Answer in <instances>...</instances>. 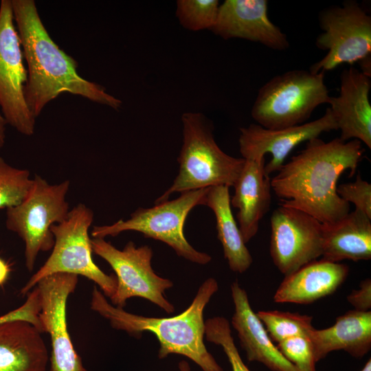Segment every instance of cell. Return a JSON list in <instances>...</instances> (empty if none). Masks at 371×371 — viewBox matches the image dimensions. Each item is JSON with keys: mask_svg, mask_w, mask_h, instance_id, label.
<instances>
[{"mask_svg": "<svg viewBox=\"0 0 371 371\" xmlns=\"http://www.w3.org/2000/svg\"><path fill=\"white\" fill-rule=\"evenodd\" d=\"M363 153L357 139H312L276 172L271 189L280 205L301 210L321 223L336 222L350 212V204L337 192V181L348 170L350 177L354 175Z\"/></svg>", "mask_w": 371, "mask_h": 371, "instance_id": "obj_1", "label": "cell"}, {"mask_svg": "<svg viewBox=\"0 0 371 371\" xmlns=\"http://www.w3.org/2000/svg\"><path fill=\"white\" fill-rule=\"evenodd\" d=\"M14 19L27 66L24 87L26 104L36 118L62 93H70L118 110L121 100L96 82L82 78L78 62L54 41L34 0H11Z\"/></svg>", "mask_w": 371, "mask_h": 371, "instance_id": "obj_2", "label": "cell"}, {"mask_svg": "<svg viewBox=\"0 0 371 371\" xmlns=\"http://www.w3.org/2000/svg\"><path fill=\"white\" fill-rule=\"evenodd\" d=\"M218 289L217 281L210 278L200 286L186 310L174 317L157 318L128 313L109 302L105 295L94 286L91 308L109 320L113 328L126 331L130 335L141 336L145 331L154 334L160 346L159 359L179 354L193 361L203 371H223L203 341V311Z\"/></svg>", "mask_w": 371, "mask_h": 371, "instance_id": "obj_3", "label": "cell"}, {"mask_svg": "<svg viewBox=\"0 0 371 371\" xmlns=\"http://www.w3.org/2000/svg\"><path fill=\"white\" fill-rule=\"evenodd\" d=\"M183 144L178 157L179 172L171 186L155 203L166 201L175 192L214 186L233 187L245 164L243 157L225 153L216 144L213 125L201 113L181 116Z\"/></svg>", "mask_w": 371, "mask_h": 371, "instance_id": "obj_4", "label": "cell"}, {"mask_svg": "<svg viewBox=\"0 0 371 371\" xmlns=\"http://www.w3.org/2000/svg\"><path fill=\"white\" fill-rule=\"evenodd\" d=\"M324 72L293 69L278 74L258 90L251 115L258 124L280 129L303 124L313 111L328 104Z\"/></svg>", "mask_w": 371, "mask_h": 371, "instance_id": "obj_5", "label": "cell"}, {"mask_svg": "<svg viewBox=\"0 0 371 371\" xmlns=\"http://www.w3.org/2000/svg\"><path fill=\"white\" fill-rule=\"evenodd\" d=\"M93 221V211L83 203L69 210L67 218L54 225L51 231L54 244L45 263L32 275L21 290L27 294L43 278L58 273L82 276L93 281L109 299L117 288L115 275H107L94 262L89 230Z\"/></svg>", "mask_w": 371, "mask_h": 371, "instance_id": "obj_6", "label": "cell"}, {"mask_svg": "<svg viewBox=\"0 0 371 371\" xmlns=\"http://www.w3.org/2000/svg\"><path fill=\"white\" fill-rule=\"evenodd\" d=\"M209 188L182 192L178 198L152 207H139L126 221L120 219L111 225L94 226L91 234L93 238H104L126 231L138 232L146 238L165 243L179 256L189 261L207 264L212 257L193 248L184 236L183 226L189 212L196 205H205Z\"/></svg>", "mask_w": 371, "mask_h": 371, "instance_id": "obj_7", "label": "cell"}, {"mask_svg": "<svg viewBox=\"0 0 371 371\" xmlns=\"http://www.w3.org/2000/svg\"><path fill=\"white\" fill-rule=\"evenodd\" d=\"M70 181L50 184L38 175L26 197L19 205L6 210L5 226L16 233L25 245V264L34 269L38 254L52 249L54 244L51 229L63 222L69 212L66 195Z\"/></svg>", "mask_w": 371, "mask_h": 371, "instance_id": "obj_8", "label": "cell"}, {"mask_svg": "<svg viewBox=\"0 0 371 371\" xmlns=\"http://www.w3.org/2000/svg\"><path fill=\"white\" fill-rule=\"evenodd\" d=\"M91 243L93 252L104 259L115 272L117 288L110 298L113 305L123 308L128 299L139 297L155 304L168 313L175 311L165 294L173 284L153 271V253L149 246L137 247L129 241L122 249H118L104 238H93Z\"/></svg>", "mask_w": 371, "mask_h": 371, "instance_id": "obj_9", "label": "cell"}, {"mask_svg": "<svg viewBox=\"0 0 371 371\" xmlns=\"http://www.w3.org/2000/svg\"><path fill=\"white\" fill-rule=\"evenodd\" d=\"M323 32L316 38L326 55L313 64V73L332 70L344 63H360L371 56V16L355 1L325 8L319 14Z\"/></svg>", "mask_w": 371, "mask_h": 371, "instance_id": "obj_10", "label": "cell"}, {"mask_svg": "<svg viewBox=\"0 0 371 371\" xmlns=\"http://www.w3.org/2000/svg\"><path fill=\"white\" fill-rule=\"evenodd\" d=\"M11 0L0 2V108L7 124L23 135L34 133L36 118L24 97L27 70Z\"/></svg>", "mask_w": 371, "mask_h": 371, "instance_id": "obj_11", "label": "cell"}, {"mask_svg": "<svg viewBox=\"0 0 371 371\" xmlns=\"http://www.w3.org/2000/svg\"><path fill=\"white\" fill-rule=\"evenodd\" d=\"M269 251L285 276L322 257V223L311 215L280 205L270 218Z\"/></svg>", "mask_w": 371, "mask_h": 371, "instance_id": "obj_12", "label": "cell"}, {"mask_svg": "<svg viewBox=\"0 0 371 371\" xmlns=\"http://www.w3.org/2000/svg\"><path fill=\"white\" fill-rule=\"evenodd\" d=\"M78 279L74 274L58 273L36 284L41 297L39 319L51 339V371H87L74 348L66 321L67 301Z\"/></svg>", "mask_w": 371, "mask_h": 371, "instance_id": "obj_13", "label": "cell"}, {"mask_svg": "<svg viewBox=\"0 0 371 371\" xmlns=\"http://www.w3.org/2000/svg\"><path fill=\"white\" fill-rule=\"evenodd\" d=\"M335 130L338 128L329 107L315 120L284 128L268 129L258 124H251L240 128V153L245 159H259L270 153L271 159L265 166V173L269 176L280 168L297 145Z\"/></svg>", "mask_w": 371, "mask_h": 371, "instance_id": "obj_14", "label": "cell"}, {"mask_svg": "<svg viewBox=\"0 0 371 371\" xmlns=\"http://www.w3.org/2000/svg\"><path fill=\"white\" fill-rule=\"evenodd\" d=\"M267 0H225L211 29L224 39L243 38L276 50L289 47L286 35L268 16Z\"/></svg>", "mask_w": 371, "mask_h": 371, "instance_id": "obj_15", "label": "cell"}, {"mask_svg": "<svg viewBox=\"0 0 371 371\" xmlns=\"http://www.w3.org/2000/svg\"><path fill=\"white\" fill-rule=\"evenodd\" d=\"M370 77L354 67L344 69L337 96H330L328 104L334 115L339 137L344 142L357 139L371 148Z\"/></svg>", "mask_w": 371, "mask_h": 371, "instance_id": "obj_16", "label": "cell"}, {"mask_svg": "<svg viewBox=\"0 0 371 371\" xmlns=\"http://www.w3.org/2000/svg\"><path fill=\"white\" fill-rule=\"evenodd\" d=\"M231 292L234 304L232 325L237 331L247 360L261 363L273 371H300L275 346L238 281L232 284Z\"/></svg>", "mask_w": 371, "mask_h": 371, "instance_id": "obj_17", "label": "cell"}, {"mask_svg": "<svg viewBox=\"0 0 371 371\" xmlns=\"http://www.w3.org/2000/svg\"><path fill=\"white\" fill-rule=\"evenodd\" d=\"M265 157L245 159L234 184L231 205L238 209V227L245 243L256 236L262 217L270 209L271 178L265 171Z\"/></svg>", "mask_w": 371, "mask_h": 371, "instance_id": "obj_18", "label": "cell"}, {"mask_svg": "<svg viewBox=\"0 0 371 371\" xmlns=\"http://www.w3.org/2000/svg\"><path fill=\"white\" fill-rule=\"evenodd\" d=\"M349 267L321 258L285 276L277 289L276 303L308 304L335 293L346 280Z\"/></svg>", "mask_w": 371, "mask_h": 371, "instance_id": "obj_19", "label": "cell"}, {"mask_svg": "<svg viewBox=\"0 0 371 371\" xmlns=\"http://www.w3.org/2000/svg\"><path fill=\"white\" fill-rule=\"evenodd\" d=\"M316 362L333 351L342 350L360 359L371 348V311L350 310L337 317L324 329L314 328L308 335Z\"/></svg>", "mask_w": 371, "mask_h": 371, "instance_id": "obj_20", "label": "cell"}, {"mask_svg": "<svg viewBox=\"0 0 371 371\" xmlns=\"http://www.w3.org/2000/svg\"><path fill=\"white\" fill-rule=\"evenodd\" d=\"M41 333L23 320L0 324V371H45L48 353Z\"/></svg>", "mask_w": 371, "mask_h": 371, "instance_id": "obj_21", "label": "cell"}, {"mask_svg": "<svg viewBox=\"0 0 371 371\" xmlns=\"http://www.w3.org/2000/svg\"><path fill=\"white\" fill-rule=\"evenodd\" d=\"M370 221L355 209L336 222L322 223V258L333 262L370 260Z\"/></svg>", "mask_w": 371, "mask_h": 371, "instance_id": "obj_22", "label": "cell"}, {"mask_svg": "<svg viewBox=\"0 0 371 371\" xmlns=\"http://www.w3.org/2000/svg\"><path fill=\"white\" fill-rule=\"evenodd\" d=\"M230 199L228 187H210L204 205L210 207L214 214L217 237L230 269L242 273L250 267L253 258L233 216Z\"/></svg>", "mask_w": 371, "mask_h": 371, "instance_id": "obj_23", "label": "cell"}, {"mask_svg": "<svg viewBox=\"0 0 371 371\" xmlns=\"http://www.w3.org/2000/svg\"><path fill=\"white\" fill-rule=\"evenodd\" d=\"M256 315L271 339L276 343L294 337H308L315 328L312 324L313 317L299 313L260 311Z\"/></svg>", "mask_w": 371, "mask_h": 371, "instance_id": "obj_24", "label": "cell"}, {"mask_svg": "<svg viewBox=\"0 0 371 371\" xmlns=\"http://www.w3.org/2000/svg\"><path fill=\"white\" fill-rule=\"evenodd\" d=\"M32 183L27 170L13 167L0 157V210L21 203Z\"/></svg>", "mask_w": 371, "mask_h": 371, "instance_id": "obj_25", "label": "cell"}, {"mask_svg": "<svg viewBox=\"0 0 371 371\" xmlns=\"http://www.w3.org/2000/svg\"><path fill=\"white\" fill-rule=\"evenodd\" d=\"M219 6L218 0H178L176 16L187 30H211L216 21Z\"/></svg>", "mask_w": 371, "mask_h": 371, "instance_id": "obj_26", "label": "cell"}, {"mask_svg": "<svg viewBox=\"0 0 371 371\" xmlns=\"http://www.w3.org/2000/svg\"><path fill=\"white\" fill-rule=\"evenodd\" d=\"M205 335L208 341L221 346L232 371H250L243 361L234 344L229 321L223 317H214L205 322Z\"/></svg>", "mask_w": 371, "mask_h": 371, "instance_id": "obj_27", "label": "cell"}, {"mask_svg": "<svg viewBox=\"0 0 371 371\" xmlns=\"http://www.w3.org/2000/svg\"><path fill=\"white\" fill-rule=\"evenodd\" d=\"M282 355L300 371H316L313 344L306 336L282 340L276 345Z\"/></svg>", "mask_w": 371, "mask_h": 371, "instance_id": "obj_28", "label": "cell"}, {"mask_svg": "<svg viewBox=\"0 0 371 371\" xmlns=\"http://www.w3.org/2000/svg\"><path fill=\"white\" fill-rule=\"evenodd\" d=\"M337 192L343 201L349 204L352 203L355 210L371 218V184L363 180L359 173L355 181L337 186Z\"/></svg>", "mask_w": 371, "mask_h": 371, "instance_id": "obj_29", "label": "cell"}, {"mask_svg": "<svg viewBox=\"0 0 371 371\" xmlns=\"http://www.w3.org/2000/svg\"><path fill=\"white\" fill-rule=\"evenodd\" d=\"M348 302L359 311H369L371 308V280L366 278L359 284V289L353 290L348 296Z\"/></svg>", "mask_w": 371, "mask_h": 371, "instance_id": "obj_30", "label": "cell"}, {"mask_svg": "<svg viewBox=\"0 0 371 371\" xmlns=\"http://www.w3.org/2000/svg\"><path fill=\"white\" fill-rule=\"evenodd\" d=\"M35 311L33 306L28 302H24L21 306L0 316V324L13 321L23 320L29 322L34 321Z\"/></svg>", "mask_w": 371, "mask_h": 371, "instance_id": "obj_31", "label": "cell"}, {"mask_svg": "<svg viewBox=\"0 0 371 371\" xmlns=\"http://www.w3.org/2000/svg\"><path fill=\"white\" fill-rule=\"evenodd\" d=\"M10 271L9 264L0 257V286L8 280Z\"/></svg>", "mask_w": 371, "mask_h": 371, "instance_id": "obj_32", "label": "cell"}, {"mask_svg": "<svg viewBox=\"0 0 371 371\" xmlns=\"http://www.w3.org/2000/svg\"><path fill=\"white\" fill-rule=\"evenodd\" d=\"M6 124L3 116L0 113V149L3 148L5 144Z\"/></svg>", "mask_w": 371, "mask_h": 371, "instance_id": "obj_33", "label": "cell"}, {"mask_svg": "<svg viewBox=\"0 0 371 371\" xmlns=\"http://www.w3.org/2000/svg\"><path fill=\"white\" fill-rule=\"evenodd\" d=\"M179 371H190V368L189 364L186 361H181L179 363Z\"/></svg>", "mask_w": 371, "mask_h": 371, "instance_id": "obj_34", "label": "cell"}, {"mask_svg": "<svg viewBox=\"0 0 371 371\" xmlns=\"http://www.w3.org/2000/svg\"><path fill=\"white\" fill-rule=\"evenodd\" d=\"M361 371H371V359H369Z\"/></svg>", "mask_w": 371, "mask_h": 371, "instance_id": "obj_35", "label": "cell"}, {"mask_svg": "<svg viewBox=\"0 0 371 371\" xmlns=\"http://www.w3.org/2000/svg\"><path fill=\"white\" fill-rule=\"evenodd\" d=\"M88 371V370H87Z\"/></svg>", "mask_w": 371, "mask_h": 371, "instance_id": "obj_36", "label": "cell"}]
</instances>
